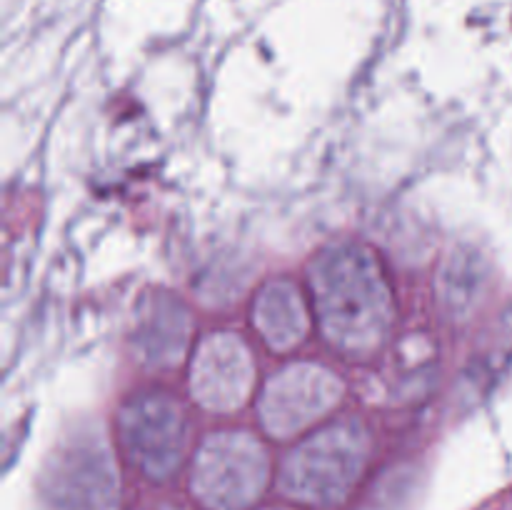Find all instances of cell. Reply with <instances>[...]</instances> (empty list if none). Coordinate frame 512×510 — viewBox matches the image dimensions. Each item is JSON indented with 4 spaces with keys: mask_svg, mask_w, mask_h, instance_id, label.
<instances>
[{
    "mask_svg": "<svg viewBox=\"0 0 512 510\" xmlns=\"http://www.w3.org/2000/svg\"><path fill=\"white\" fill-rule=\"evenodd\" d=\"M343 398V383L333 370L295 363L275 373L258 403L260 420L273 438H290L313 425Z\"/></svg>",
    "mask_w": 512,
    "mask_h": 510,
    "instance_id": "277c9868",
    "label": "cell"
},
{
    "mask_svg": "<svg viewBox=\"0 0 512 510\" xmlns=\"http://www.w3.org/2000/svg\"><path fill=\"white\" fill-rule=\"evenodd\" d=\"M190 315L170 295H150L138 305L133 325L135 358L148 368H170L185 353Z\"/></svg>",
    "mask_w": 512,
    "mask_h": 510,
    "instance_id": "52a82bcc",
    "label": "cell"
},
{
    "mask_svg": "<svg viewBox=\"0 0 512 510\" xmlns=\"http://www.w3.org/2000/svg\"><path fill=\"white\" fill-rule=\"evenodd\" d=\"M368 458V435L355 420L335 423L290 453L283 468V488L293 498L333 503L343 498Z\"/></svg>",
    "mask_w": 512,
    "mask_h": 510,
    "instance_id": "7a4b0ae2",
    "label": "cell"
},
{
    "mask_svg": "<svg viewBox=\"0 0 512 510\" xmlns=\"http://www.w3.org/2000/svg\"><path fill=\"white\" fill-rule=\"evenodd\" d=\"M118 423L130 458L150 478H168L178 468L188 440L178 400L168 393H138L123 405Z\"/></svg>",
    "mask_w": 512,
    "mask_h": 510,
    "instance_id": "5b68a950",
    "label": "cell"
},
{
    "mask_svg": "<svg viewBox=\"0 0 512 510\" xmlns=\"http://www.w3.org/2000/svg\"><path fill=\"white\" fill-rule=\"evenodd\" d=\"M255 383L253 358L235 333H213L200 343L190 370V390L203 408L230 413L248 400Z\"/></svg>",
    "mask_w": 512,
    "mask_h": 510,
    "instance_id": "8992f818",
    "label": "cell"
},
{
    "mask_svg": "<svg viewBox=\"0 0 512 510\" xmlns=\"http://www.w3.org/2000/svg\"><path fill=\"white\" fill-rule=\"evenodd\" d=\"M320 325L348 358H365L383 345L393 323V300L373 253L358 245H335L310 270Z\"/></svg>",
    "mask_w": 512,
    "mask_h": 510,
    "instance_id": "6da1fadb",
    "label": "cell"
},
{
    "mask_svg": "<svg viewBox=\"0 0 512 510\" xmlns=\"http://www.w3.org/2000/svg\"><path fill=\"white\" fill-rule=\"evenodd\" d=\"M308 313L298 288L288 280H273L255 300V328L273 350H290L308 333Z\"/></svg>",
    "mask_w": 512,
    "mask_h": 510,
    "instance_id": "ba28073f",
    "label": "cell"
},
{
    "mask_svg": "<svg viewBox=\"0 0 512 510\" xmlns=\"http://www.w3.org/2000/svg\"><path fill=\"white\" fill-rule=\"evenodd\" d=\"M268 458L250 433H215L198 450L193 493L213 510H243L263 493Z\"/></svg>",
    "mask_w": 512,
    "mask_h": 510,
    "instance_id": "3957f363",
    "label": "cell"
}]
</instances>
